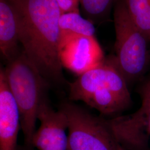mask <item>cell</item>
Listing matches in <instances>:
<instances>
[{"mask_svg": "<svg viewBox=\"0 0 150 150\" xmlns=\"http://www.w3.org/2000/svg\"><path fill=\"white\" fill-rule=\"evenodd\" d=\"M18 17L19 40L25 54L50 85L64 81L59 19L55 0L11 1Z\"/></svg>", "mask_w": 150, "mask_h": 150, "instance_id": "obj_1", "label": "cell"}, {"mask_svg": "<svg viewBox=\"0 0 150 150\" xmlns=\"http://www.w3.org/2000/svg\"><path fill=\"white\" fill-rule=\"evenodd\" d=\"M127 83L112 59L105 60L70 83L69 98L85 103L103 115L115 116L132 102Z\"/></svg>", "mask_w": 150, "mask_h": 150, "instance_id": "obj_2", "label": "cell"}, {"mask_svg": "<svg viewBox=\"0 0 150 150\" xmlns=\"http://www.w3.org/2000/svg\"><path fill=\"white\" fill-rule=\"evenodd\" d=\"M2 68L21 117L25 150H33L32 141L40 105L47 99L50 84L28 59L22 48Z\"/></svg>", "mask_w": 150, "mask_h": 150, "instance_id": "obj_3", "label": "cell"}, {"mask_svg": "<svg viewBox=\"0 0 150 150\" xmlns=\"http://www.w3.org/2000/svg\"><path fill=\"white\" fill-rule=\"evenodd\" d=\"M114 25L115 56L112 60L127 82L136 80L149 64L150 41L129 15L122 0L116 2Z\"/></svg>", "mask_w": 150, "mask_h": 150, "instance_id": "obj_4", "label": "cell"}, {"mask_svg": "<svg viewBox=\"0 0 150 150\" xmlns=\"http://www.w3.org/2000/svg\"><path fill=\"white\" fill-rule=\"evenodd\" d=\"M59 108L68 119L67 150H117L118 143L106 119L73 103L64 102Z\"/></svg>", "mask_w": 150, "mask_h": 150, "instance_id": "obj_5", "label": "cell"}, {"mask_svg": "<svg viewBox=\"0 0 150 150\" xmlns=\"http://www.w3.org/2000/svg\"><path fill=\"white\" fill-rule=\"evenodd\" d=\"M150 117V82L142 90V102L134 113L106 119L119 145L127 150H150L148 123Z\"/></svg>", "mask_w": 150, "mask_h": 150, "instance_id": "obj_6", "label": "cell"}, {"mask_svg": "<svg viewBox=\"0 0 150 150\" xmlns=\"http://www.w3.org/2000/svg\"><path fill=\"white\" fill-rule=\"evenodd\" d=\"M40 126L32 138L33 148L38 150H67L68 119L60 108L55 111L48 99L40 105L38 115Z\"/></svg>", "mask_w": 150, "mask_h": 150, "instance_id": "obj_7", "label": "cell"}, {"mask_svg": "<svg viewBox=\"0 0 150 150\" xmlns=\"http://www.w3.org/2000/svg\"><path fill=\"white\" fill-rule=\"evenodd\" d=\"M60 58L63 67L80 75L105 60L95 36H77L61 42Z\"/></svg>", "mask_w": 150, "mask_h": 150, "instance_id": "obj_8", "label": "cell"}, {"mask_svg": "<svg viewBox=\"0 0 150 150\" xmlns=\"http://www.w3.org/2000/svg\"><path fill=\"white\" fill-rule=\"evenodd\" d=\"M21 117L2 68L0 71V150H17Z\"/></svg>", "mask_w": 150, "mask_h": 150, "instance_id": "obj_9", "label": "cell"}, {"mask_svg": "<svg viewBox=\"0 0 150 150\" xmlns=\"http://www.w3.org/2000/svg\"><path fill=\"white\" fill-rule=\"evenodd\" d=\"M18 17L10 0H0V51L6 62L20 52Z\"/></svg>", "mask_w": 150, "mask_h": 150, "instance_id": "obj_10", "label": "cell"}, {"mask_svg": "<svg viewBox=\"0 0 150 150\" xmlns=\"http://www.w3.org/2000/svg\"><path fill=\"white\" fill-rule=\"evenodd\" d=\"M61 42L77 36H95V24L81 16L79 12L61 13L59 19Z\"/></svg>", "mask_w": 150, "mask_h": 150, "instance_id": "obj_11", "label": "cell"}, {"mask_svg": "<svg viewBox=\"0 0 150 150\" xmlns=\"http://www.w3.org/2000/svg\"><path fill=\"white\" fill-rule=\"evenodd\" d=\"M129 15L150 42V0H122Z\"/></svg>", "mask_w": 150, "mask_h": 150, "instance_id": "obj_12", "label": "cell"}, {"mask_svg": "<svg viewBox=\"0 0 150 150\" xmlns=\"http://www.w3.org/2000/svg\"><path fill=\"white\" fill-rule=\"evenodd\" d=\"M116 0H80L83 15L94 24L103 21L110 13Z\"/></svg>", "mask_w": 150, "mask_h": 150, "instance_id": "obj_13", "label": "cell"}, {"mask_svg": "<svg viewBox=\"0 0 150 150\" xmlns=\"http://www.w3.org/2000/svg\"><path fill=\"white\" fill-rule=\"evenodd\" d=\"M59 7L61 13L79 12H80L79 6L80 0H55Z\"/></svg>", "mask_w": 150, "mask_h": 150, "instance_id": "obj_14", "label": "cell"}, {"mask_svg": "<svg viewBox=\"0 0 150 150\" xmlns=\"http://www.w3.org/2000/svg\"><path fill=\"white\" fill-rule=\"evenodd\" d=\"M117 150H127L126 149H125L124 147H123L122 146H121L120 145H119L118 144L117 145Z\"/></svg>", "mask_w": 150, "mask_h": 150, "instance_id": "obj_15", "label": "cell"}, {"mask_svg": "<svg viewBox=\"0 0 150 150\" xmlns=\"http://www.w3.org/2000/svg\"><path fill=\"white\" fill-rule=\"evenodd\" d=\"M148 131H149V134L150 136V117L149 121V123H148Z\"/></svg>", "mask_w": 150, "mask_h": 150, "instance_id": "obj_16", "label": "cell"}, {"mask_svg": "<svg viewBox=\"0 0 150 150\" xmlns=\"http://www.w3.org/2000/svg\"><path fill=\"white\" fill-rule=\"evenodd\" d=\"M10 1H15V0H10Z\"/></svg>", "mask_w": 150, "mask_h": 150, "instance_id": "obj_17", "label": "cell"}]
</instances>
